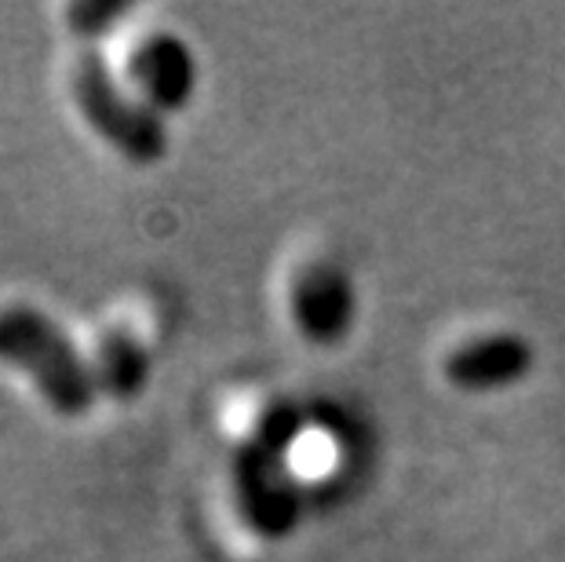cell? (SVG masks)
I'll return each mask as SVG.
<instances>
[{
	"instance_id": "obj_2",
	"label": "cell",
	"mask_w": 565,
	"mask_h": 562,
	"mask_svg": "<svg viewBox=\"0 0 565 562\" xmlns=\"http://www.w3.org/2000/svg\"><path fill=\"white\" fill-rule=\"evenodd\" d=\"M70 92L81 117L88 121L99 136L110 142L114 150H121L128 161L150 165L164 153V128L153 117L150 106L117 88L110 66L103 63L99 47H81L70 66Z\"/></svg>"
},
{
	"instance_id": "obj_4",
	"label": "cell",
	"mask_w": 565,
	"mask_h": 562,
	"mask_svg": "<svg viewBox=\"0 0 565 562\" xmlns=\"http://www.w3.org/2000/svg\"><path fill=\"white\" fill-rule=\"evenodd\" d=\"M95 380L117 399H128L147 380V351L128 332H106L99 343V358H95Z\"/></svg>"
},
{
	"instance_id": "obj_1",
	"label": "cell",
	"mask_w": 565,
	"mask_h": 562,
	"mask_svg": "<svg viewBox=\"0 0 565 562\" xmlns=\"http://www.w3.org/2000/svg\"><path fill=\"white\" fill-rule=\"evenodd\" d=\"M0 362L19 369L63 416H84L99 394L95 365L84 362L74 340L38 307H0Z\"/></svg>"
},
{
	"instance_id": "obj_3",
	"label": "cell",
	"mask_w": 565,
	"mask_h": 562,
	"mask_svg": "<svg viewBox=\"0 0 565 562\" xmlns=\"http://www.w3.org/2000/svg\"><path fill=\"white\" fill-rule=\"evenodd\" d=\"M131 77H136V85L147 92L153 103L175 106L186 99L194 66H190L186 47L175 38H150L131 55Z\"/></svg>"
}]
</instances>
